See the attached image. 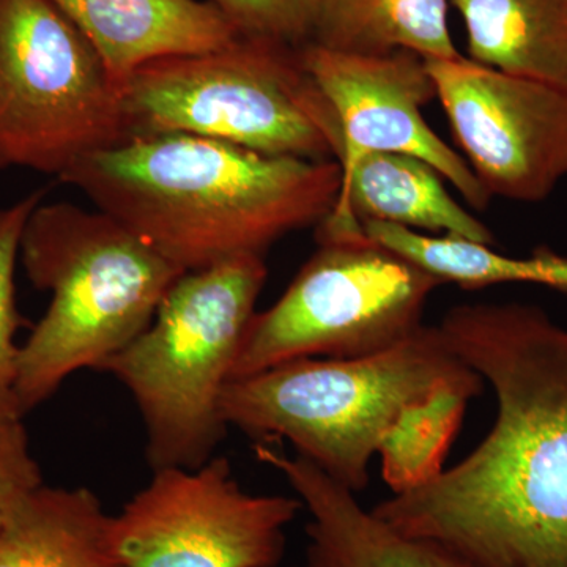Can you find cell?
<instances>
[{
  "mask_svg": "<svg viewBox=\"0 0 567 567\" xmlns=\"http://www.w3.org/2000/svg\"><path fill=\"white\" fill-rule=\"evenodd\" d=\"M439 327L494 390V427L372 513L472 567H567V328L524 303L456 306Z\"/></svg>",
  "mask_w": 567,
  "mask_h": 567,
  "instance_id": "cell-1",
  "label": "cell"
},
{
  "mask_svg": "<svg viewBox=\"0 0 567 567\" xmlns=\"http://www.w3.org/2000/svg\"><path fill=\"white\" fill-rule=\"evenodd\" d=\"M338 162L265 155L189 136L132 137L82 156L74 186L183 271L262 256L319 226L341 192Z\"/></svg>",
  "mask_w": 567,
  "mask_h": 567,
  "instance_id": "cell-2",
  "label": "cell"
},
{
  "mask_svg": "<svg viewBox=\"0 0 567 567\" xmlns=\"http://www.w3.org/2000/svg\"><path fill=\"white\" fill-rule=\"evenodd\" d=\"M20 260L50 292L47 312L21 346L17 398L22 416L70 375L104 364L152 322L186 271L111 215L43 200L29 216Z\"/></svg>",
  "mask_w": 567,
  "mask_h": 567,
  "instance_id": "cell-3",
  "label": "cell"
},
{
  "mask_svg": "<svg viewBox=\"0 0 567 567\" xmlns=\"http://www.w3.org/2000/svg\"><path fill=\"white\" fill-rule=\"evenodd\" d=\"M470 372L439 324H423L385 352L300 358L230 380L221 412L227 427L257 443L287 440L297 456L358 494L402 410Z\"/></svg>",
  "mask_w": 567,
  "mask_h": 567,
  "instance_id": "cell-4",
  "label": "cell"
},
{
  "mask_svg": "<svg viewBox=\"0 0 567 567\" xmlns=\"http://www.w3.org/2000/svg\"><path fill=\"white\" fill-rule=\"evenodd\" d=\"M267 276L262 256L186 271L148 327L103 365L140 410L152 472L196 468L226 436L223 394Z\"/></svg>",
  "mask_w": 567,
  "mask_h": 567,
  "instance_id": "cell-5",
  "label": "cell"
},
{
  "mask_svg": "<svg viewBox=\"0 0 567 567\" xmlns=\"http://www.w3.org/2000/svg\"><path fill=\"white\" fill-rule=\"evenodd\" d=\"M126 140L189 134L265 155L338 162L341 126L300 51L238 37L223 50L156 59L121 87Z\"/></svg>",
  "mask_w": 567,
  "mask_h": 567,
  "instance_id": "cell-6",
  "label": "cell"
},
{
  "mask_svg": "<svg viewBox=\"0 0 567 567\" xmlns=\"http://www.w3.org/2000/svg\"><path fill=\"white\" fill-rule=\"evenodd\" d=\"M317 244L281 298L252 317L234 379L300 358L385 352L423 327L429 297L443 284L434 275L369 237L363 226L320 235Z\"/></svg>",
  "mask_w": 567,
  "mask_h": 567,
  "instance_id": "cell-7",
  "label": "cell"
},
{
  "mask_svg": "<svg viewBox=\"0 0 567 567\" xmlns=\"http://www.w3.org/2000/svg\"><path fill=\"white\" fill-rule=\"evenodd\" d=\"M126 141L121 85L50 0H0V169L61 178Z\"/></svg>",
  "mask_w": 567,
  "mask_h": 567,
  "instance_id": "cell-8",
  "label": "cell"
},
{
  "mask_svg": "<svg viewBox=\"0 0 567 567\" xmlns=\"http://www.w3.org/2000/svg\"><path fill=\"white\" fill-rule=\"evenodd\" d=\"M300 499L245 491L229 458L153 470L151 483L112 516L126 567H276Z\"/></svg>",
  "mask_w": 567,
  "mask_h": 567,
  "instance_id": "cell-9",
  "label": "cell"
},
{
  "mask_svg": "<svg viewBox=\"0 0 567 567\" xmlns=\"http://www.w3.org/2000/svg\"><path fill=\"white\" fill-rule=\"evenodd\" d=\"M425 65L462 156L488 196L543 203L567 178V89L468 58Z\"/></svg>",
  "mask_w": 567,
  "mask_h": 567,
  "instance_id": "cell-10",
  "label": "cell"
},
{
  "mask_svg": "<svg viewBox=\"0 0 567 567\" xmlns=\"http://www.w3.org/2000/svg\"><path fill=\"white\" fill-rule=\"evenodd\" d=\"M300 59L323 92L341 126V174L368 153H404L435 167L477 210L491 203L461 153L424 121L423 107L436 99L425 61L412 51L360 55L308 43Z\"/></svg>",
  "mask_w": 567,
  "mask_h": 567,
  "instance_id": "cell-11",
  "label": "cell"
},
{
  "mask_svg": "<svg viewBox=\"0 0 567 567\" xmlns=\"http://www.w3.org/2000/svg\"><path fill=\"white\" fill-rule=\"evenodd\" d=\"M257 458L281 473L311 516L305 567H472L434 544L395 532L306 458L276 446L259 447Z\"/></svg>",
  "mask_w": 567,
  "mask_h": 567,
  "instance_id": "cell-12",
  "label": "cell"
},
{
  "mask_svg": "<svg viewBox=\"0 0 567 567\" xmlns=\"http://www.w3.org/2000/svg\"><path fill=\"white\" fill-rule=\"evenodd\" d=\"M95 48L121 85L145 63L203 54L238 39L207 0H50Z\"/></svg>",
  "mask_w": 567,
  "mask_h": 567,
  "instance_id": "cell-13",
  "label": "cell"
},
{
  "mask_svg": "<svg viewBox=\"0 0 567 567\" xmlns=\"http://www.w3.org/2000/svg\"><path fill=\"white\" fill-rule=\"evenodd\" d=\"M365 221L495 245L491 229L447 193L435 167L404 153H368L342 174L338 200L317 237L354 233Z\"/></svg>",
  "mask_w": 567,
  "mask_h": 567,
  "instance_id": "cell-14",
  "label": "cell"
},
{
  "mask_svg": "<svg viewBox=\"0 0 567 567\" xmlns=\"http://www.w3.org/2000/svg\"><path fill=\"white\" fill-rule=\"evenodd\" d=\"M87 487L41 486L0 525V567H126Z\"/></svg>",
  "mask_w": 567,
  "mask_h": 567,
  "instance_id": "cell-15",
  "label": "cell"
},
{
  "mask_svg": "<svg viewBox=\"0 0 567 567\" xmlns=\"http://www.w3.org/2000/svg\"><path fill=\"white\" fill-rule=\"evenodd\" d=\"M470 61L567 89V0H450Z\"/></svg>",
  "mask_w": 567,
  "mask_h": 567,
  "instance_id": "cell-16",
  "label": "cell"
},
{
  "mask_svg": "<svg viewBox=\"0 0 567 567\" xmlns=\"http://www.w3.org/2000/svg\"><path fill=\"white\" fill-rule=\"evenodd\" d=\"M450 0H323L311 43L360 55L412 51L424 61H458L447 28Z\"/></svg>",
  "mask_w": 567,
  "mask_h": 567,
  "instance_id": "cell-17",
  "label": "cell"
},
{
  "mask_svg": "<svg viewBox=\"0 0 567 567\" xmlns=\"http://www.w3.org/2000/svg\"><path fill=\"white\" fill-rule=\"evenodd\" d=\"M361 226L369 237L420 265L443 284L476 290L495 284L522 282L567 292V257L546 246L529 257H509L492 246L450 235L416 233L380 221Z\"/></svg>",
  "mask_w": 567,
  "mask_h": 567,
  "instance_id": "cell-18",
  "label": "cell"
},
{
  "mask_svg": "<svg viewBox=\"0 0 567 567\" xmlns=\"http://www.w3.org/2000/svg\"><path fill=\"white\" fill-rule=\"evenodd\" d=\"M483 390L484 380L473 371L436 388L395 417L377 453L393 495L427 486L445 472L466 406Z\"/></svg>",
  "mask_w": 567,
  "mask_h": 567,
  "instance_id": "cell-19",
  "label": "cell"
},
{
  "mask_svg": "<svg viewBox=\"0 0 567 567\" xmlns=\"http://www.w3.org/2000/svg\"><path fill=\"white\" fill-rule=\"evenodd\" d=\"M47 194V189H37L17 203L0 207V420L24 417L17 398L21 352L17 333L24 320L18 311L14 278L25 224Z\"/></svg>",
  "mask_w": 567,
  "mask_h": 567,
  "instance_id": "cell-20",
  "label": "cell"
},
{
  "mask_svg": "<svg viewBox=\"0 0 567 567\" xmlns=\"http://www.w3.org/2000/svg\"><path fill=\"white\" fill-rule=\"evenodd\" d=\"M241 39L300 50L315 39L323 0H207Z\"/></svg>",
  "mask_w": 567,
  "mask_h": 567,
  "instance_id": "cell-21",
  "label": "cell"
},
{
  "mask_svg": "<svg viewBox=\"0 0 567 567\" xmlns=\"http://www.w3.org/2000/svg\"><path fill=\"white\" fill-rule=\"evenodd\" d=\"M41 486L43 476L22 417L0 420V525Z\"/></svg>",
  "mask_w": 567,
  "mask_h": 567,
  "instance_id": "cell-22",
  "label": "cell"
}]
</instances>
